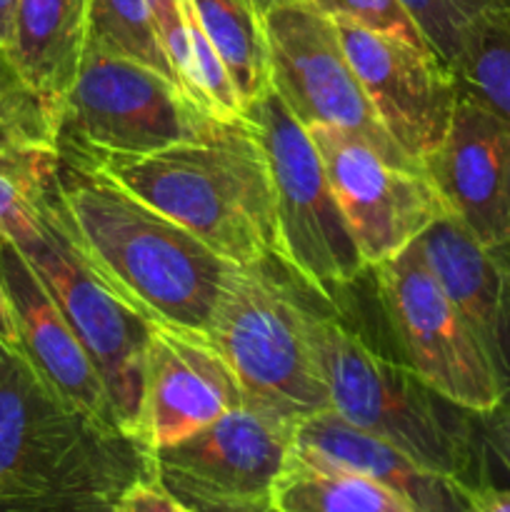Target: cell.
<instances>
[{"label": "cell", "instance_id": "7a4b0ae2", "mask_svg": "<svg viewBox=\"0 0 510 512\" xmlns=\"http://www.w3.org/2000/svg\"><path fill=\"white\" fill-rule=\"evenodd\" d=\"M153 453L65 405L0 343V512H113Z\"/></svg>", "mask_w": 510, "mask_h": 512}, {"label": "cell", "instance_id": "52a82bcc", "mask_svg": "<svg viewBox=\"0 0 510 512\" xmlns=\"http://www.w3.org/2000/svg\"><path fill=\"white\" fill-rule=\"evenodd\" d=\"M218 118L145 65L83 53L75 83L55 108V150L68 163L143 158L198 140Z\"/></svg>", "mask_w": 510, "mask_h": 512}, {"label": "cell", "instance_id": "8992f818", "mask_svg": "<svg viewBox=\"0 0 510 512\" xmlns=\"http://www.w3.org/2000/svg\"><path fill=\"white\" fill-rule=\"evenodd\" d=\"M53 175L55 168L35 195L33 218L8 243L28 260L98 368L118 428L140 443L145 350L153 323L120 300L68 238L50 203Z\"/></svg>", "mask_w": 510, "mask_h": 512}, {"label": "cell", "instance_id": "4dcf8cb0", "mask_svg": "<svg viewBox=\"0 0 510 512\" xmlns=\"http://www.w3.org/2000/svg\"><path fill=\"white\" fill-rule=\"evenodd\" d=\"M0 343H3L5 348L13 350V353L23 355L18 328H15V315H13V308H10V300H8V293H5L3 280H0Z\"/></svg>", "mask_w": 510, "mask_h": 512}, {"label": "cell", "instance_id": "30bf717a", "mask_svg": "<svg viewBox=\"0 0 510 512\" xmlns=\"http://www.w3.org/2000/svg\"><path fill=\"white\" fill-rule=\"evenodd\" d=\"M270 88L305 130L315 125L365 140L385 160L423 170L395 145L375 115L328 15L308 0H285L263 15Z\"/></svg>", "mask_w": 510, "mask_h": 512}, {"label": "cell", "instance_id": "e0dca14e", "mask_svg": "<svg viewBox=\"0 0 510 512\" xmlns=\"http://www.w3.org/2000/svg\"><path fill=\"white\" fill-rule=\"evenodd\" d=\"M430 270L460 310L510 393V270L455 215H443L418 238Z\"/></svg>", "mask_w": 510, "mask_h": 512}, {"label": "cell", "instance_id": "ba28073f", "mask_svg": "<svg viewBox=\"0 0 510 512\" xmlns=\"http://www.w3.org/2000/svg\"><path fill=\"white\" fill-rule=\"evenodd\" d=\"M243 115L255 125L268 155L278 218L275 258L305 288L335 300L340 288L368 268L335 203L323 158L273 88L250 103Z\"/></svg>", "mask_w": 510, "mask_h": 512}, {"label": "cell", "instance_id": "7402d4cb", "mask_svg": "<svg viewBox=\"0 0 510 512\" xmlns=\"http://www.w3.org/2000/svg\"><path fill=\"white\" fill-rule=\"evenodd\" d=\"M450 70L460 98L510 128V3L495 5L475 20Z\"/></svg>", "mask_w": 510, "mask_h": 512}, {"label": "cell", "instance_id": "4fadbf2b", "mask_svg": "<svg viewBox=\"0 0 510 512\" xmlns=\"http://www.w3.org/2000/svg\"><path fill=\"white\" fill-rule=\"evenodd\" d=\"M333 23L378 120L395 145L423 168L448 135L458 108L453 70L428 48L345 20Z\"/></svg>", "mask_w": 510, "mask_h": 512}, {"label": "cell", "instance_id": "ac0fdd59", "mask_svg": "<svg viewBox=\"0 0 510 512\" xmlns=\"http://www.w3.org/2000/svg\"><path fill=\"white\" fill-rule=\"evenodd\" d=\"M295 453L338 465L393 490L415 512H465L470 485L425 468L395 445L355 428L335 410L310 415L298 425Z\"/></svg>", "mask_w": 510, "mask_h": 512}, {"label": "cell", "instance_id": "f546056e", "mask_svg": "<svg viewBox=\"0 0 510 512\" xmlns=\"http://www.w3.org/2000/svg\"><path fill=\"white\" fill-rule=\"evenodd\" d=\"M465 512H510V488H470Z\"/></svg>", "mask_w": 510, "mask_h": 512}, {"label": "cell", "instance_id": "d4e9b609", "mask_svg": "<svg viewBox=\"0 0 510 512\" xmlns=\"http://www.w3.org/2000/svg\"><path fill=\"white\" fill-rule=\"evenodd\" d=\"M58 165V150L0 143V238L33 218L35 195Z\"/></svg>", "mask_w": 510, "mask_h": 512}, {"label": "cell", "instance_id": "9a60e30c", "mask_svg": "<svg viewBox=\"0 0 510 512\" xmlns=\"http://www.w3.org/2000/svg\"><path fill=\"white\" fill-rule=\"evenodd\" d=\"M423 170L443 195L450 215L488 250L508 230L510 128L480 105L460 98L448 135Z\"/></svg>", "mask_w": 510, "mask_h": 512}, {"label": "cell", "instance_id": "484cf974", "mask_svg": "<svg viewBox=\"0 0 510 512\" xmlns=\"http://www.w3.org/2000/svg\"><path fill=\"white\" fill-rule=\"evenodd\" d=\"M500 3L510 0H400L425 43L448 68L475 20Z\"/></svg>", "mask_w": 510, "mask_h": 512}, {"label": "cell", "instance_id": "2e32d148", "mask_svg": "<svg viewBox=\"0 0 510 512\" xmlns=\"http://www.w3.org/2000/svg\"><path fill=\"white\" fill-rule=\"evenodd\" d=\"M0 280L13 308L20 348L43 383L85 418L120 430L103 378L90 355L85 353L83 343L28 260L3 238H0Z\"/></svg>", "mask_w": 510, "mask_h": 512}, {"label": "cell", "instance_id": "83f0119b", "mask_svg": "<svg viewBox=\"0 0 510 512\" xmlns=\"http://www.w3.org/2000/svg\"><path fill=\"white\" fill-rule=\"evenodd\" d=\"M315 10L328 15L330 20H345L360 28L375 30V33L400 38L418 48H428L425 38L420 35L418 25L410 20L400 0H308Z\"/></svg>", "mask_w": 510, "mask_h": 512}, {"label": "cell", "instance_id": "603a6c76", "mask_svg": "<svg viewBox=\"0 0 510 512\" xmlns=\"http://www.w3.org/2000/svg\"><path fill=\"white\" fill-rule=\"evenodd\" d=\"M83 53L133 60L178 85V75L155 33L148 0H90Z\"/></svg>", "mask_w": 510, "mask_h": 512}, {"label": "cell", "instance_id": "9c48e42d", "mask_svg": "<svg viewBox=\"0 0 510 512\" xmlns=\"http://www.w3.org/2000/svg\"><path fill=\"white\" fill-rule=\"evenodd\" d=\"M375 295L405 365L433 393L468 413H488L505 385L468 320L440 288L418 240L370 268Z\"/></svg>", "mask_w": 510, "mask_h": 512}, {"label": "cell", "instance_id": "5b68a950", "mask_svg": "<svg viewBox=\"0 0 510 512\" xmlns=\"http://www.w3.org/2000/svg\"><path fill=\"white\" fill-rule=\"evenodd\" d=\"M308 313L268 263L233 265L205 328L243 388V405L295 425L330 410L310 345Z\"/></svg>", "mask_w": 510, "mask_h": 512}, {"label": "cell", "instance_id": "1f68e13d", "mask_svg": "<svg viewBox=\"0 0 510 512\" xmlns=\"http://www.w3.org/2000/svg\"><path fill=\"white\" fill-rule=\"evenodd\" d=\"M20 0H0V45L10 50L15 35V18H18Z\"/></svg>", "mask_w": 510, "mask_h": 512}, {"label": "cell", "instance_id": "8fae6325", "mask_svg": "<svg viewBox=\"0 0 510 512\" xmlns=\"http://www.w3.org/2000/svg\"><path fill=\"white\" fill-rule=\"evenodd\" d=\"M295 430L290 420L240 405L180 443L153 450V470L170 493L203 512H263L273 508Z\"/></svg>", "mask_w": 510, "mask_h": 512}, {"label": "cell", "instance_id": "4316f807", "mask_svg": "<svg viewBox=\"0 0 510 512\" xmlns=\"http://www.w3.org/2000/svg\"><path fill=\"white\" fill-rule=\"evenodd\" d=\"M475 483L473 488H510V393L498 408L473 413Z\"/></svg>", "mask_w": 510, "mask_h": 512}, {"label": "cell", "instance_id": "f1b7e54d", "mask_svg": "<svg viewBox=\"0 0 510 512\" xmlns=\"http://www.w3.org/2000/svg\"><path fill=\"white\" fill-rule=\"evenodd\" d=\"M113 512H203L193 505H188L185 500H180L178 495L170 493L163 483L158 480V475H145V478L135 480L120 500L115 503Z\"/></svg>", "mask_w": 510, "mask_h": 512}, {"label": "cell", "instance_id": "5bb4252c", "mask_svg": "<svg viewBox=\"0 0 510 512\" xmlns=\"http://www.w3.org/2000/svg\"><path fill=\"white\" fill-rule=\"evenodd\" d=\"M243 405V388L208 333L150 325L140 443L153 453Z\"/></svg>", "mask_w": 510, "mask_h": 512}, {"label": "cell", "instance_id": "44dd1931", "mask_svg": "<svg viewBox=\"0 0 510 512\" xmlns=\"http://www.w3.org/2000/svg\"><path fill=\"white\" fill-rule=\"evenodd\" d=\"M248 108L270 90L268 40L253 0H190Z\"/></svg>", "mask_w": 510, "mask_h": 512}, {"label": "cell", "instance_id": "e575fe53", "mask_svg": "<svg viewBox=\"0 0 510 512\" xmlns=\"http://www.w3.org/2000/svg\"><path fill=\"white\" fill-rule=\"evenodd\" d=\"M263 512H278V510H273V508H270V510H263Z\"/></svg>", "mask_w": 510, "mask_h": 512}, {"label": "cell", "instance_id": "3957f363", "mask_svg": "<svg viewBox=\"0 0 510 512\" xmlns=\"http://www.w3.org/2000/svg\"><path fill=\"white\" fill-rule=\"evenodd\" d=\"M68 163V160H65ZM108 175L233 265L275 258L278 218L268 155L248 118L143 158L73 163Z\"/></svg>", "mask_w": 510, "mask_h": 512}, {"label": "cell", "instance_id": "ffe728a7", "mask_svg": "<svg viewBox=\"0 0 510 512\" xmlns=\"http://www.w3.org/2000/svg\"><path fill=\"white\" fill-rule=\"evenodd\" d=\"M278 512H415L393 490L338 465L320 463L290 450L275 480Z\"/></svg>", "mask_w": 510, "mask_h": 512}, {"label": "cell", "instance_id": "836d02e7", "mask_svg": "<svg viewBox=\"0 0 510 512\" xmlns=\"http://www.w3.org/2000/svg\"><path fill=\"white\" fill-rule=\"evenodd\" d=\"M253 3H255V8H258V13L265 15L270 8H275V5L285 3V0H253Z\"/></svg>", "mask_w": 510, "mask_h": 512}, {"label": "cell", "instance_id": "7c38bea8", "mask_svg": "<svg viewBox=\"0 0 510 512\" xmlns=\"http://www.w3.org/2000/svg\"><path fill=\"white\" fill-rule=\"evenodd\" d=\"M308 133L368 270L413 245L435 220L450 213L425 170L390 163L365 140L328 125H315Z\"/></svg>", "mask_w": 510, "mask_h": 512}, {"label": "cell", "instance_id": "cb8c5ba5", "mask_svg": "<svg viewBox=\"0 0 510 512\" xmlns=\"http://www.w3.org/2000/svg\"><path fill=\"white\" fill-rule=\"evenodd\" d=\"M0 143L55 148V108L23 78L0 45Z\"/></svg>", "mask_w": 510, "mask_h": 512}, {"label": "cell", "instance_id": "d6986e66", "mask_svg": "<svg viewBox=\"0 0 510 512\" xmlns=\"http://www.w3.org/2000/svg\"><path fill=\"white\" fill-rule=\"evenodd\" d=\"M90 0H20L10 45L23 78L53 108L75 83L88 35Z\"/></svg>", "mask_w": 510, "mask_h": 512}, {"label": "cell", "instance_id": "277c9868", "mask_svg": "<svg viewBox=\"0 0 510 512\" xmlns=\"http://www.w3.org/2000/svg\"><path fill=\"white\" fill-rule=\"evenodd\" d=\"M308 335L330 410L425 468L473 488V413L440 398L408 365L380 355L333 315L310 308Z\"/></svg>", "mask_w": 510, "mask_h": 512}, {"label": "cell", "instance_id": "6da1fadb", "mask_svg": "<svg viewBox=\"0 0 510 512\" xmlns=\"http://www.w3.org/2000/svg\"><path fill=\"white\" fill-rule=\"evenodd\" d=\"M50 203L85 263L135 313L205 333L233 263L95 168L58 158Z\"/></svg>", "mask_w": 510, "mask_h": 512}, {"label": "cell", "instance_id": "d6a6232c", "mask_svg": "<svg viewBox=\"0 0 510 512\" xmlns=\"http://www.w3.org/2000/svg\"><path fill=\"white\" fill-rule=\"evenodd\" d=\"M493 255L510 270V175H508V230H505V240L493 250Z\"/></svg>", "mask_w": 510, "mask_h": 512}]
</instances>
